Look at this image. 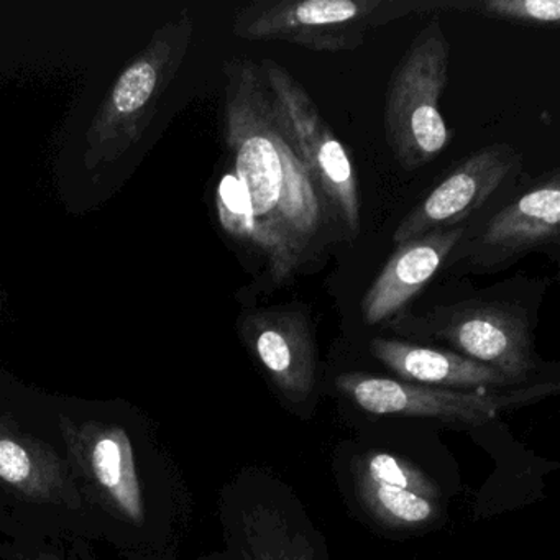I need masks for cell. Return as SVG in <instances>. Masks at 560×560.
I'll return each mask as SVG.
<instances>
[{
  "instance_id": "obj_1",
  "label": "cell",
  "mask_w": 560,
  "mask_h": 560,
  "mask_svg": "<svg viewBox=\"0 0 560 560\" xmlns=\"http://www.w3.org/2000/svg\"><path fill=\"white\" fill-rule=\"evenodd\" d=\"M228 71V137L247 199L248 242L280 287L311 260L332 215L278 119L258 63L237 60Z\"/></svg>"
},
{
  "instance_id": "obj_2",
  "label": "cell",
  "mask_w": 560,
  "mask_h": 560,
  "mask_svg": "<svg viewBox=\"0 0 560 560\" xmlns=\"http://www.w3.org/2000/svg\"><path fill=\"white\" fill-rule=\"evenodd\" d=\"M431 12H439V0H254L235 18L234 34L342 54L363 47L373 28Z\"/></svg>"
},
{
  "instance_id": "obj_3",
  "label": "cell",
  "mask_w": 560,
  "mask_h": 560,
  "mask_svg": "<svg viewBox=\"0 0 560 560\" xmlns=\"http://www.w3.org/2000/svg\"><path fill=\"white\" fill-rule=\"evenodd\" d=\"M447 37L432 19L415 38L393 71L385 101V136L389 150L406 172L434 162L452 142L441 113L448 81Z\"/></svg>"
},
{
  "instance_id": "obj_4",
  "label": "cell",
  "mask_w": 560,
  "mask_h": 560,
  "mask_svg": "<svg viewBox=\"0 0 560 560\" xmlns=\"http://www.w3.org/2000/svg\"><path fill=\"white\" fill-rule=\"evenodd\" d=\"M258 67L273 96L278 119L330 215L346 228L350 237H359L362 202L349 152L320 116L313 97L287 68L271 58H264Z\"/></svg>"
},
{
  "instance_id": "obj_5",
  "label": "cell",
  "mask_w": 560,
  "mask_h": 560,
  "mask_svg": "<svg viewBox=\"0 0 560 560\" xmlns=\"http://www.w3.org/2000/svg\"><path fill=\"white\" fill-rule=\"evenodd\" d=\"M68 464L91 500L129 529L145 530L150 497L129 432L101 419L61 418Z\"/></svg>"
},
{
  "instance_id": "obj_6",
  "label": "cell",
  "mask_w": 560,
  "mask_h": 560,
  "mask_svg": "<svg viewBox=\"0 0 560 560\" xmlns=\"http://www.w3.org/2000/svg\"><path fill=\"white\" fill-rule=\"evenodd\" d=\"M336 385L350 401L372 415L431 418L468 425L487 424L503 409L537 401L559 389L557 383H539L508 393L462 392L359 372L343 373Z\"/></svg>"
},
{
  "instance_id": "obj_7",
  "label": "cell",
  "mask_w": 560,
  "mask_h": 560,
  "mask_svg": "<svg viewBox=\"0 0 560 560\" xmlns=\"http://www.w3.org/2000/svg\"><path fill=\"white\" fill-rule=\"evenodd\" d=\"M425 330L455 353L500 370L520 383L537 369L527 314L500 301H465L439 306L425 317Z\"/></svg>"
},
{
  "instance_id": "obj_8",
  "label": "cell",
  "mask_w": 560,
  "mask_h": 560,
  "mask_svg": "<svg viewBox=\"0 0 560 560\" xmlns=\"http://www.w3.org/2000/svg\"><path fill=\"white\" fill-rule=\"evenodd\" d=\"M521 163L523 155L510 143H491L471 153L399 222L393 242L401 245L455 228L490 201Z\"/></svg>"
},
{
  "instance_id": "obj_9",
  "label": "cell",
  "mask_w": 560,
  "mask_h": 560,
  "mask_svg": "<svg viewBox=\"0 0 560 560\" xmlns=\"http://www.w3.org/2000/svg\"><path fill=\"white\" fill-rule=\"evenodd\" d=\"M357 498L383 526L415 530L441 514V490L421 468L388 452H370L355 467Z\"/></svg>"
},
{
  "instance_id": "obj_10",
  "label": "cell",
  "mask_w": 560,
  "mask_h": 560,
  "mask_svg": "<svg viewBox=\"0 0 560 560\" xmlns=\"http://www.w3.org/2000/svg\"><path fill=\"white\" fill-rule=\"evenodd\" d=\"M241 334L284 399L304 405L316 388V342L306 316L284 307L242 317Z\"/></svg>"
},
{
  "instance_id": "obj_11",
  "label": "cell",
  "mask_w": 560,
  "mask_h": 560,
  "mask_svg": "<svg viewBox=\"0 0 560 560\" xmlns=\"http://www.w3.org/2000/svg\"><path fill=\"white\" fill-rule=\"evenodd\" d=\"M559 234L560 179L559 172H552L491 218L465 255L474 267L494 270L557 245Z\"/></svg>"
},
{
  "instance_id": "obj_12",
  "label": "cell",
  "mask_w": 560,
  "mask_h": 560,
  "mask_svg": "<svg viewBox=\"0 0 560 560\" xmlns=\"http://www.w3.org/2000/svg\"><path fill=\"white\" fill-rule=\"evenodd\" d=\"M464 235L465 228L460 225L399 245L360 301L365 324L376 326L401 314L438 275Z\"/></svg>"
},
{
  "instance_id": "obj_13",
  "label": "cell",
  "mask_w": 560,
  "mask_h": 560,
  "mask_svg": "<svg viewBox=\"0 0 560 560\" xmlns=\"http://www.w3.org/2000/svg\"><path fill=\"white\" fill-rule=\"evenodd\" d=\"M370 352L398 375L401 382L462 392H488L523 385L493 366L475 362L451 350L376 337L370 342Z\"/></svg>"
},
{
  "instance_id": "obj_14",
  "label": "cell",
  "mask_w": 560,
  "mask_h": 560,
  "mask_svg": "<svg viewBox=\"0 0 560 560\" xmlns=\"http://www.w3.org/2000/svg\"><path fill=\"white\" fill-rule=\"evenodd\" d=\"M0 480L35 503L80 506L70 464L47 444L0 419Z\"/></svg>"
},
{
  "instance_id": "obj_15",
  "label": "cell",
  "mask_w": 560,
  "mask_h": 560,
  "mask_svg": "<svg viewBox=\"0 0 560 560\" xmlns=\"http://www.w3.org/2000/svg\"><path fill=\"white\" fill-rule=\"evenodd\" d=\"M247 560H313L310 542L288 534L273 511L258 508L247 516Z\"/></svg>"
},
{
  "instance_id": "obj_16",
  "label": "cell",
  "mask_w": 560,
  "mask_h": 560,
  "mask_svg": "<svg viewBox=\"0 0 560 560\" xmlns=\"http://www.w3.org/2000/svg\"><path fill=\"white\" fill-rule=\"evenodd\" d=\"M441 11L542 28H557L560 22L559 0H442Z\"/></svg>"
},
{
  "instance_id": "obj_17",
  "label": "cell",
  "mask_w": 560,
  "mask_h": 560,
  "mask_svg": "<svg viewBox=\"0 0 560 560\" xmlns=\"http://www.w3.org/2000/svg\"><path fill=\"white\" fill-rule=\"evenodd\" d=\"M156 81H159V74L152 65L139 63L129 68L120 77L119 83L114 90V106L124 114L140 109L155 91Z\"/></svg>"
},
{
  "instance_id": "obj_18",
  "label": "cell",
  "mask_w": 560,
  "mask_h": 560,
  "mask_svg": "<svg viewBox=\"0 0 560 560\" xmlns=\"http://www.w3.org/2000/svg\"><path fill=\"white\" fill-rule=\"evenodd\" d=\"M21 560H61L55 556H47V553H38V556H24Z\"/></svg>"
}]
</instances>
